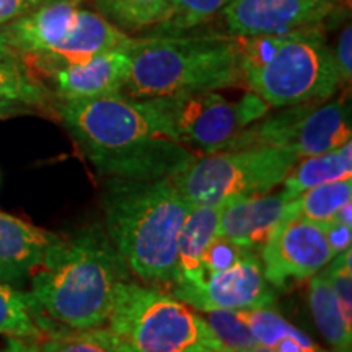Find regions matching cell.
I'll return each mask as SVG.
<instances>
[{
  "mask_svg": "<svg viewBox=\"0 0 352 352\" xmlns=\"http://www.w3.org/2000/svg\"><path fill=\"white\" fill-rule=\"evenodd\" d=\"M100 15L121 32L132 33L151 30L166 19L171 0H95Z\"/></svg>",
  "mask_w": 352,
  "mask_h": 352,
  "instance_id": "obj_22",
  "label": "cell"
},
{
  "mask_svg": "<svg viewBox=\"0 0 352 352\" xmlns=\"http://www.w3.org/2000/svg\"><path fill=\"white\" fill-rule=\"evenodd\" d=\"M0 352H39V346L34 340L25 338H8L7 344Z\"/></svg>",
  "mask_w": 352,
  "mask_h": 352,
  "instance_id": "obj_33",
  "label": "cell"
},
{
  "mask_svg": "<svg viewBox=\"0 0 352 352\" xmlns=\"http://www.w3.org/2000/svg\"><path fill=\"white\" fill-rule=\"evenodd\" d=\"M191 208L171 178L109 179L107 233L132 274L147 284L175 283L178 236Z\"/></svg>",
  "mask_w": 352,
  "mask_h": 352,
  "instance_id": "obj_3",
  "label": "cell"
},
{
  "mask_svg": "<svg viewBox=\"0 0 352 352\" xmlns=\"http://www.w3.org/2000/svg\"><path fill=\"white\" fill-rule=\"evenodd\" d=\"M51 0H0V26L28 15Z\"/></svg>",
  "mask_w": 352,
  "mask_h": 352,
  "instance_id": "obj_32",
  "label": "cell"
},
{
  "mask_svg": "<svg viewBox=\"0 0 352 352\" xmlns=\"http://www.w3.org/2000/svg\"><path fill=\"white\" fill-rule=\"evenodd\" d=\"M2 28L19 56L33 57L47 70L90 59L132 39L98 12L83 8L80 0H51Z\"/></svg>",
  "mask_w": 352,
  "mask_h": 352,
  "instance_id": "obj_7",
  "label": "cell"
},
{
  "mask_svg": "<svg viewBox=\"0 0 352 352\" xmlns=\"http://www.w3.org/2000/svg\"><path fill=\"white\" fill-rule=\"evenodd\" d=\"M39 307L32 294H23L0 283V334L7 338L36 340L41 336Z\"/></svg>",
  "mask_w": 352,
  "mask_h": 352,
  "instance_id": "obj_23",
  "label": "cell"
},
{
  "mask_svg": "<svg viewBox=\"0 0 352 352\" xmlns=\"http://www.w3.org/2000/svg\"><path fill=\"white\" fill-rule=\"evenodd\" d=\"M351 250H346L336 254L327 267V277L331 284V289L340 303L342 315L347 323L352 324V264H351Z\"/></svg>",
  "mask_w": 352,
  "mask_h": 352,
  "instance_id": "obj_28",
  "label": "cell"
},
{
  "mask_svg": "<svg viewBox=\"0 0 352 352\" xmlns=\"http://www.w3.org/2000/svg\"><path fill=\"white\" fill-rule=\"evenodd\" d=\"M344 0H233L223 8L228 34L235 38L287 33L321 26Z\"/></svg>",
  "mask_w": 352,
  "mask_h": 352,
  "instance_id": "obj_13",
  "label": "cell"
},
{
  "mask_svg": "<svg viewBox=\"0 0 352 352\" xmlns=\"http://www.w3.org/2000/svg\"><path fill=\"white\" fill-rule=\"evenodd\" d=\"M352 179L324 183L294 197L285 206L283 219L302 217L311 222H327L352 199Z\"/></svg>",
  "mask_w": 352,
  "mask_h": 352,
  "instance_id": "obj_21",
  "label": "cell"
},
{
  "mask_svg": "<svg viewBox=\"0 0 352 352\" xmlns=\"http://www.w3.org/2000/svg\"><path fill=\"white\" fill-rule=\"evenodd\" d=\"M310 310L333 352H352V324L342 315L324 267L310 280Z\"/></svg>",
  "mask_w": 352,
  "mask_h": 352,
  "instance_id": "obj_20",
  "label": "cell"
},
{
  "mask_svg": "<svg viewBox=\"0 0 352 352\" xmlns=\"http://www.w3.org/2000/svg\"><path fill=\"white\" fill-rule=\"evenodd\" d=\"M351 108L344 100L279 108L241 131L227 151L274 147L298 158L331 152L351 140Z\"/></svg>",
  "mask_w": 352,
  "mask_h": 352,
  "instance_id": "obj_10",
  "label": "cell"
},
{
  "mask_svg": "<svg viewBox=\"0 0 352 352\" xmlns=\"http://www.w3.org/2000/svg\"><path fill=\"white\" fill-rule=\"evenodd\" d=\"M39 352H116L104 329H72L52 333Z\"/></svg>",
  "mask_w": 352,
  "mask_h": 352,
  "instance_id": "obj_26",
  "label": "cell"
},
{
  "mask_svg": "<svg viewBox=\"0 0 352 352\" xmlns=\"http://www.w3.org/2000/svg\"><path fill=\"white\" fill-rule=\"evenodd\" d=\"M334 254L320 223L283 219L261 248L264 277L272 287L287 289L327 267Z\"/></svg>",
  "mask_w": 352,
  "mask_h": 352,
  "instance_id": "obj_11",
  "label": "cell"
},
{
  "mask_svg": "<svg viewBox=\"0 0 352 352\" xmlns=\"http://www.w3.org/2000/svg\"><path fill=\"white\" fill-rule=\"evenodd\" d=\"M127 266L104 228L91 226L59 236L33 272L32 297L39 310L70 329L107 324Z\"/></svg>",
  "mask_w": 352,
  "mask_h": 352,
  "instance_id": "obj_2",
  "label": "cell"
},
{
  "mask_svg": "<svg viewBox=\"0 0 352 352\" xmlns=\"http://www.w3.org/2000/svg\"><path fill=\"white\" fill-rule=\"evenodd\" d=\"M59 235L0 212V283L23 284L41 266Z\"/></svg>",
  "mask_w": 352,
  "mask_h": 352,
  "instance_id": "obj_16",
  "label": "cell"
},
{
  "mask_svg": "<svg viewBox=\"0 0 352 352\" xmlns=\"http://www.w3.org/2000/svg\"><path fill=\"white\" fill-rule=\"evenodd\" d=\"M21 107H23V104L12 103V101H0V120L13 116V114L16 113H21Z\"/></svg>",
  "mask_w": 352,
  "mask_h": 352,
  "instance_id": "obj_35",
  "label": "cell"
},
{
  "mask_svg": "<svg viewBox=\"0 0 352 352\" xmlns=\"http://www.w3.org/2000/svg\"><path fill=\"white\" fill-rule=\"evenodd\" d=\"M59 116L88 162L111 178H171L196 157L148 98L63 100Z\"/></svg>",
  "mask_w": 352,
  "mask_h": 352,
  "instance_id": "obj_1",
  "label": "cell"
},
{
  "mask_svg": "<svg viewBox=\"0 0 352 352\" xmlns=\"http://www.w3.org/2000/svg\"><path fill=\"white\" fill-rule=\"evenodd\" d=\"M46 96L44 87L21 65L20 59L0 60V101L41 107Z\"/></svg>",
  "mask_w": 352,
  "mask_h": 352,
  "instance_id": "obj_25",
  "label": "cell"
},
{
  "mask_svg": "<svg viewBox=\"0 0 352 352\" xmlns=\"http://www.w3.org/2000/svg\"><path fill=\"white\" fill-rule=\"evenodd\" d=\"M248 250L243 246H239L232 241H228L222 236H214V240L210 241L208 248H206L204 254H202L201 264H202V272H204V280L209 276L227 270L228 266H232L236 259L243 256Z\"/></svg>",
  "mask_w": 352,
  "mask_h": 352,
  "instance_id": "obj_29",
  "label": "cell"
},
{
  "mask_svg": "<svg viewBox=\"0 0 352 352\" xmlns=\"http://www.w3.org/2000/svg\"><path fill=\"white\" fill-rule=\"evenodd\" d=\"M171 296L206 314L271 307L276 298L272 285L264 277L261 258L252 250L227 270L215 272L201 284L173 285Z\"/></svg>",
  "mask_w": 352,
  "mask_h": 352,
  "instance_id": "obj_12",
  "label": "cell"
},
{
  "mask_svg": "<svg viewBox=\"0 0 352 352\" xmlns=\"http://www.w3.org/2000/svg\"><path fill=\"white\" fill-rule=\"evenodd\" d=\"M164 114L178 142L201 155L227 151L236 135L270 113L253 91L230 100L217 90L148 98Z\"/></svg>",
  "mask_w": 352,
  "mask_h": 352,
  "instance_id": "obj_9",
  "label": "cell"
},
{
  "mask_svg": "<svg viewBox=\"0 0 352 352\" xmlns=\"http://www.w3.org/2000/svg\"><path fill=\"white\" fill-rule=\"evenodd\" d=\"M233 0H171L170 13L164 21L153 26L151 36L186 34L215 15L223 12Z\"/></svg>",
  "mask_w": 352,
  "mask_h": 352,
  "instance_id": "obj_24",
  "label": "cell"
},
{
  "mask_svg": "<svg viewBox=\"0 0 352 352\" xmlns=\"http://www.w3.org/2000/svg\"><path fill=\"white\" fill-rule=\"evenodd\" d=\"M243 352H276V351L271 349V347L264 346V344H256V346H253L252 349H246Z\"/></svg>",
  "mask_w": 352,
  "mask_h": 352,
  "instance_id": "obj_36",
  "label": "cell"
},
{
  "mask_svg": "<svg viewBox=\"0 0 352 352\" xmlns=\"http://www.w3.org/2000/svg\"><path fill=\"white\" fill-rule=\"evenodd\" d=\"M131 98H158L191 91L223 90L243 83L240 43L232 34L145 36L127 43Z\"/></svg>",
  "mask_w": 352,
  "mask_h": 352,
  "instance_id": "obj_5",
  "label": "cell"
},
{
  "mask_svg": "<svg viewBox=\"0 0 352 352\" xmlns=\"http://www.w3.org/2000/svg\"><path fill=\"white\" fill-rule=\"evenodd\" d=\"M259 344L276 352H329L311 340L307 333L289 323L272 307L239 310Z\"/></svg>",
  "mask_w": 352,
  "mask_h": 352,
  "instance_id": "obj_19",
  "label": "cell"
},
{
  "mask_svg": "<svg viewBox=\"0 0 352 352\" xmlns=\"http://www.w3.org/2000/svg\"><path fill=\"white\" fill-rule=\"evenodd\" d=\"M20 59L19 52L12 47L10 41H8L6 30L0 26V60H15Z\"/></svg>",
  "mask_w": 352,
  "mask_h": 352,
  "instance_id": "obj_34",
  "label": "cell"
},
{
  "mask_svg": "<svg viewBox=\"0 0 352 352\" xmlns=\"http://www.w3.org/2000/svg\"><path fill=\"white\" fill-rule=\"evenodd\" d=\"M243 85L270 108L331 100L341 87L321 26L239 38Z\"/></svg>",
  "mask_w": 352,
  "mask_h": 352,
  "instance_id": "obj_4",
  "label": "cell"
},
{
  "mask_svg": "<svg viewBox=\"0 0 352 352\" xmlns=\"http://www.w3.org/2000/svg\"><path fill=\"white\" fill-rule=\"evenodd\" d=\"M226 202L212 206H192L178 236V259H176V279L171 285L201 284L202 254L217 233L220 212Z\"/></svg>",
  "mask_w": 352,
  "mask_h": 352,
  "instance_id": "obj_17",
  "label": "cell"
},
{
  "mask_svg": "<svg viewBox=\"0 0 352 352\" xmlns=\"http://www.w3.org/2000/svg\"><path fill=\"white\" fill-rule=\"evenodd\" d=\"M107 324L116 352H232L186 303L131 280L118 287Z\"/></svg>",
  "mask_w": 352,
  "mask_h": 352,
  "instance_id": "obj_6",
  "label": "cell"
},
{
  "mask_svg": "<svg viewBox=\"0 0 352 352\" xmlns=\"http://www.w3.org/2000/svg\"><path fill=\"white\" fill-rule=\"evenodd\" d=\"M351 202H347L346 206L338 210L331 219L327 222H321L320 226L323 228L324 235L329 246H331V252L334 256L340 254L346 250H351L352 243V226H351Z\"/></svg>",
  "mask_w": 352,
  "mask_h": 352,
  "instance_id": "obj_30",
  "label": "cell"
},
{
  "mask_svg": "<svg viewBox=\"0 0 352 352\" xmlns=\"http://www.w3.org/2000/svg\"><path fill=\"white\" fill-rule=\"evenodd\" d=\"M334 65H336L338 76H340L341 85L349 83L352 77V28L351 25H346L341 30L340 36L336 39V44L331 47Z\"/></svg>",
  "mask_w": 352,
  "mask_h": 352,
  "instance_id": "obj_31",
  "label": "cell"
},
{
  "mask_svg": "<svg viewBox=\"0 0 352 352\" xmlns=\"http://www.w3.org/2000/svg\"><path fill=\"white\" fill-rule=\"evenodd\" d=\"M289 199L284 192L235 197L223 204L215 236L246 250H261L283 220Z\"/></svg>",
  "mask_w": 352,
  "mask_h": 352,
  "instance_id": "obj_15",
  "label": "cell"
},
{
  "mask_svg": "<svg viewBox=\"0 0 352 352\" xmlns=\"http://www.w3.org/2000/svg\"><path fill=\"white\" fill-rule=\"evenodd\" d=\"M352 178V144L351 140L331 152L305 157L294 165L284 179V195L287 199L300 195L307 189L324 183Z\"/></svg>",
  "mask_w": 352,
  "mask_h": 352,
  "instance_id": "obj_18",
  "label": "cell"
},
{
  "mask_svg": "<svg viewBox=\"0 0 352 352\" xmlns=\"http://www.w3.org/2000/svg\"><path fill=\"white\" fill-rule=\"evenodd\" d=\"M300 160L274 147H250L195 157L171 182L191 206H212L235 197L266 195Z\"/></svg>",
  "mask_w": 352,
  "mask_h": 352,
  "instance_id": "obj_8",
  "label": "cell"
},
{
  "mask_svg": "<svg viewBox=\"0 0 352 352\" xmlns=\"http://www.w3.org/2000/svg\"><path fill=\"white\" fill-rule=\"evenodd\" d=\"M206 321L215 336L222 341V344L227 346L232 352H243L259 344L239 310L208 311Z\"/></svg>",
  "mask_w": 352,
  "mask_h": 352,
  "instance_id": "obj_27",
  "label": "cell"
},
{
  "mask_svg": "<svg viewBox=\"0 0 352 352\" xmlns=\"http://www.w3.org/2000/svg\"><path fill=\"white\" fill-rule=\"evenodd\" d=\"M50 72L63 100L121 95L131 74V56L124 44L80 63L59 65Z\"/></svg>",
  "mask_w": 352,
  "mask_h": 352,
  "instance_id": "obj_14",
  "label": "cell"
}]
</instances>
